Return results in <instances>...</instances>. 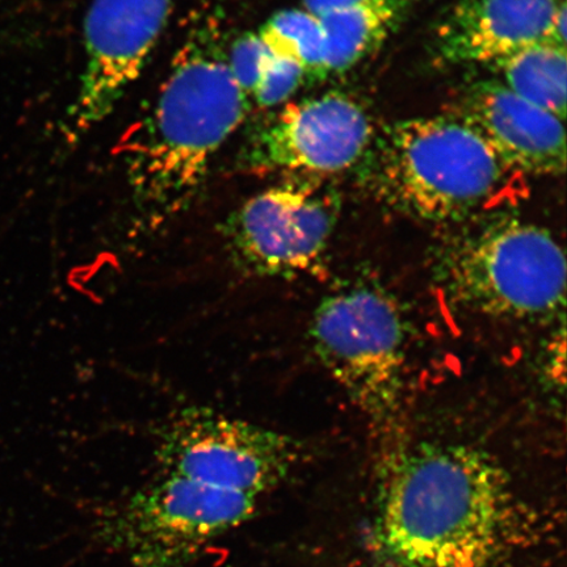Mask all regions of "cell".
Masks as SVG:
<instances>
[{
	"instance_id": "obj_1",
	"label": "cell",
	"mask_w": 567,
	"mask_h": 567,
	"mask_svg": "<svg viewBox=\"0 0 567 567\" xmlns=\"http://www.w3.org/2000/svg\"><path fill=\"white\" fill-rule=\"evenodd\" d=\"M225 42L219 13L197 12L152 109L117 146L148 221L188 207L212 158L247 115Z\"/></svg>"
},
{
	"instance_id": "obj_2",
	"label": "cell",
	"mask_w": 567,
	"mask_h": 567,
	"mask_svg": "<svg viewBox=\"0 0 567 567\" xmlns=\"http://www.w3.org/2000/svg\"><path fill=\"white\" fill-rule=\"evenodd\" d=\"M512 513L505 471L470 445L425 444L394 466L374 538L392 567H487Z\"/></svg>"
},
{
	"instance_id": "obj_3",
	"label": "cell",
	"mask_w": 567,
	"mask_h": 567,
	"mask_svg": "<svg viewBox=\"0 0 567 567\" xmlns=\"http://www.w3.org/2000/svg\"><path fill=\"white\" fill-rule=\"evenodd\" d=\"M361 161L375 197L424 221H460L528 193V175L453 115L390 124Z\"/></svg>"
},
{
	"instance_id": "obj_4",
	"label": "cell",
	"mask_w": 567,
	"mask_h": 567,
	"mask_svg": "<svg viewBox=\"0 0 567 567\" xmlns=\"http://www.w3.org/2000/svg\"><path fill=\"white\" fill-rule=\"evenodd\" d=\"M443 282L452 301L473 313L549 319L565 305V254L540 226L502 219L455 247L445 259Z\"/></svg>"
},
{
	"instance_id": "obj_5",
	"label": "cell",
	"mask_w": 567,
	"mask_h": 567,
	"mask_svg": "<svg viewBox=\"0 0 567 567\" xmlns=\"http://www.w3.org/2000/svg\"><path fill=\"white\" fill-rule=\"evenodd\" d=\"M257 507L254 496L163 473L105 515L101 536L131 567H188Z\"/></svg>"
},
{
	"instance_id": "obj_6",
	"label": "cell",
	"mask_w": 567,
	"mask_h": 567,
	"mask_svg": "<svg viewBox=\"0 0 567 567\" xmlns=\"http://www.w3.org/2000/svg\"><path fill=\"white\" fill-rule=\"evenodd\" d=\"M309 336L317 358L358 408L385 421L399 409L405 324L384 290L352 286L319 302Z\"/></svg>"
},
{
	"instance_id": "obj_7",
	"label": "cell",
	"mask_w": 567,
	"mask_h": 567,
	"mask_svg": "<svg viewBox=\"0 0 567 567\" xmlns=\"http://www.w3.org/2000/svg\"><path fill=\"white\" fill-rule=\"evenodd\" d=\"M334 188L310 181L272 187L247 200L223 225L234 268L250 278L289 279L316 271L334 234Z\"/></svg>"
},
{
	"instance_id": "obj_8",
	"label": "cell",
	"mask_w": 567,
	"mask_h": 567,
	"mask_svg": "<svg viewBox=\"0 0 567 567\" xmlns=\"http://www.w3.org/2000/svg\"><path fill=\"white\" fill-rule=\"evenodd\" d=\"M157 452L167 474L254 498L282 484L300 457L292 437L204 408L174 416Z\"/></svg>"
},
{
	"instance_id": "obj_9",
	"label": "cell",
	"mask_w": 567,
	"mask_h": 567,
	"mask_svg": "<svg viewBox=\"0 0 567 567\" xmlns=\"http://www.w3.org/2000/svg\"><path fill=\"white\" fill-rule=\"evenodd\" d=\"M374 134L363 106L331 91L286 104L255 132L244 158L258 173L338 174L358 166Z\"/></svg>"
},
{
	"instance_id": "obj_10",
	"label": "cell",
	"mask_w": 567,
	"mask_h": 567,
	"mask_svg": "<svg viewBox=\"0 0 567 567\" xmlns=\"http://www.w3.org/2000/svg\"><path fill=\"white\" fill-rule=\"evenodd\" d=\"M172 0H94L86 21V68L71 111L86 132L110 116L144 69L167 23Z\"/></svg>"
},
{
	"instance_id": "obj_11",
	"label": "cell",
	"mask_w": 567,
	"mask_h": 567,
	"mask_svg": "<svg viewBox=\"0 0 567 567\" xmlns=\"http://www.w3.org/2000/svg\"><path fill=\"white\" fill-rule=\"evenodd\" d=\"M565 0H458L436 31V51L452 65H493L537 44L566 49Z\"/></svg>"
},
{
	"instance_id": "obj_12",
	"label": "cell",
	"mask_w": 567,
	"mask_h": 567,
	"mask_svg": "<svg viewBox=\"0 0 567 567\" xmlns=\"http://www.w3.org/2000/svg\"><path fill=\"white\" fill-rule=\"evenodd\" d=\"M472 126L503 158L527 175H561L566 133L561 118L524 101L498 80L471 84L455 115Z\"/></svg>"
},
{
	"instance_id": "obj_13",
	"label": "cell",
	"mask_w": 567,
	"mask_h": 567,
	"mask_svg": "<svg viewBox=\"0 0 567 567\" xmlns=\"http://www.w3.org/2000/svg\"><path fill=\"white\" fill-rule=\"evenodd\" d=\"M408 0H370L319 17L324 33L326 69L342 74L378 49L392 32Z\"/></svg>"
},
{
	"instance_id": "obj_14",
	"label": "cell",
	"mask_w": 567,
	"mask_h": 567,
	"mask_svg": "<svg viewBox=\"0 0 567 567\" xmlns=\"http://www.w3.org/2000/svg\"><path fill=\"white\" fill-rule=\"evenodd\" d=\"M498 81L514 94L553 113L566 116V49L537 44L493 63Z\"/></svg>"
},
{
	"instance_id": "obj_15",
	"label": "cell",
	"mask_w": 567,
	"mask_h": 567,
	"mask_svg": "<svg viewBox=\"0 0 567 567\" xmlns=\"http://www.w3.org/2000/svg\"><path fill=\"white\" fill-rule=\"evenodd\" d=\"M258 34L274 55L299 63L307 82L322 81L329 75L323 28L313 13L303 9L280 11Z\"/></svg>"
},
{
	"instance_id": "obj_16",
	"label": "cell",
	"mask_w": 567,
	"mask_h": 567,
	"mask_svg": "<svg viewBox=\"0 0 567 567\" xmlns=\"http://www.w3.org/2000/svg\"><path fill=\"white\" fill-rule=\"evenodd\" d=\"M305 82L299 63L272 54L251 97L261 109H274L287 103Z\"/></svg>"
},
{
	"instance_id": "obj_17",
	"label": "cell",
	"mask_w": 567,
	"mask_h": 567,
	"mask_svg": "<svg viewBox=\"0 0 567 567\" xmlns=\"http://www.w3.org/2000/svg\"><path fill=\"white\" fill-rule=\"evenodd\" d=\"M272 53L258 33H246L234 41L228 51L229 69L234 81L250 97Z\"/></svg>"
},
{
	"instance_id": "obj_18",
	"label": "cell",
	"mask_w": 567,
	"mask_h": 567,
	"mask_svg": "<svg viewBox=\"0 0 567 567\" xmlns=\"http://www.w3.org/2000/svg\"><path fill=\"white\" fill-rule=\"evenodd\" d=\"M370 2V0H302L303 10L319 18L330 11L347 9V7Z\"/></svg>"
}]
</instances>
